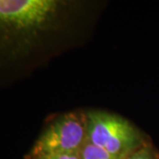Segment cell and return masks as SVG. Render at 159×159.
Masks as SVG:
<instances>
[{"label":"cell","mask_w":159,"mask_h":159,"mask_svg":"<svg viewBox=\"0 0 159 159\" xmlns=\"http://www.w3.org/2000/svg\"><path fill=\"white\" fill-rule=\"evenodd\" d=\"M87 140L86 115L68 112L46 125L31 148L29 157L37 159L51 155L80 153Z\"/></svg>","instance_id":"3"},{"label":"cell","mask_w":159,"mask_h":159,"mask_svg":"<svg viewBox=\"0 0 159 159\" xmlns=\"http://www.w3.org/2000/svg\"><path fill=\"white\" fill-rule=\"evenodd\" d=\"M37 159H80V153L75 154H57V155H51L46 156Z\"/></svg>","instance_id":"6"},{"label":"cell","mask_w":159,"mask_h":159,"mask_svg":"<svg viewBox=\"0 0 159 159\" xmlns=\"http://www.w3.org/2000/svg\"><path fill=\"white\" fill-rule=\"evenodd\" d=\"M67 6L59 0H0V59L29 57L57 29Z\"/></svg>","instance_id":"1"},{"label":"cell","mask_w":159,"mask_h":159,"mask_svg":"<svg viewBox=\"0 0 159 159\" xmlns=\"http://www.w3.org/2000/svg\"><path fill=\"white\" fill-rule=\"evenodd\" d=\"M80 159H117L104 149L87 140L80 151Z\"/></svg>","instance_id":"4"},{"label":"cell","mask_w":159,"mask_h":159,"mask_svg":"<svg viewBox=\"0 0 159 159\" xmlns=\"http://www.w3.org/2000/svg\"><path fill=\"white\" fill-rule=\"evenodd\" d=\"M125 159H159L157 153L148 145H145Z\"/></svg>","instance_id":"5"},{"label":"cell","mask_w":159,"mask_h":159,"mask_svg":"<svg viewBox=\"0 0 159 159\" xmlns=\"http://www.w3.org/2000/svg\"><path fill=\"white\" fill-rule=\"evenodd\" d=\"M88 140L117 159H125L144 145L142 134L126 119L104 111H88Z\"/></svg>","instance_id":"2"}]
</instances>
